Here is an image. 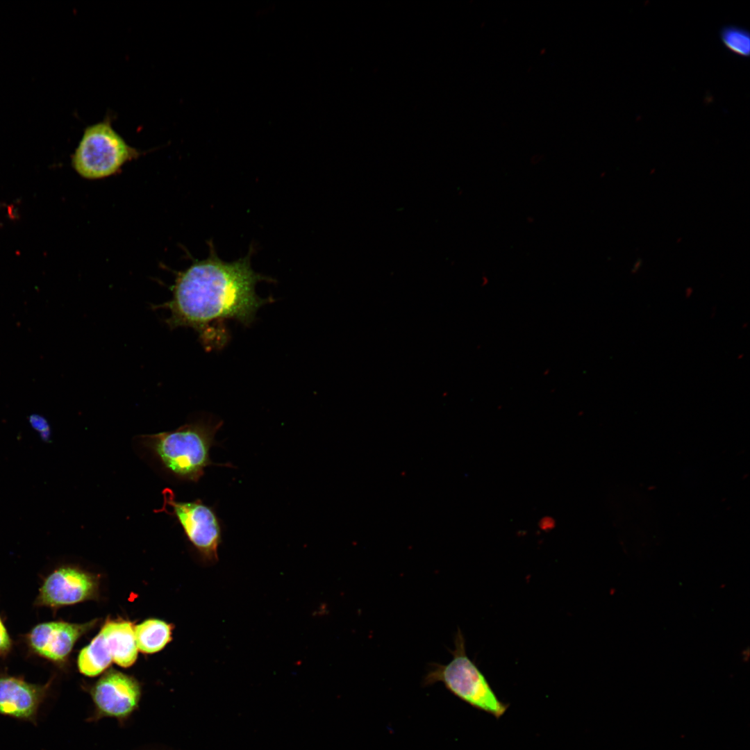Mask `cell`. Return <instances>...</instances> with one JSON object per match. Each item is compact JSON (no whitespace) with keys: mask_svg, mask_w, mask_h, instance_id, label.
Wrapping results in <instances>:
<instances>
[{"mask_svg":"<svg viewBox=\"0 0 750 750\" xmlns=\"http://www.w3.org/2000/svg\"><path fill=\"white\" fill-rule=\"evenodd\" d=\"M263 278L252 269L249 254L227 262L212 246L207 258L194 261L178 274L172 298L164 305L170 312L167 323L172 328H194L206 348L221 345L225 341V320L249 324L266 303L255 292L256 283Z\"/></svg>","mask_w":750,"mask_h":750,"instance_id":"6da1fadb","label":"cell"},{"mask_svg":"<svg viewBox=\"0 0 750 750\" xmlns=\"http://www.w3.org/2000/svg\"><path fill=\"white\" fill-rule=\"evenodd\" d=\"M222 422L212 424L198 421L178 428L154 434L142 435V447L161 468L172 477L183 481L198 482L207 467L215 465L210 457L216 444L215 435Z\"/></svg>","mask_w":750,"mask_h":750,"instance_id":"7a4b0ae2","label":"cell"},{"mask_svg":"<svg viewBox=\"0 0 750 750\" xmlns=\"http://www.w3.org/2000/svg\"><path fill=\"white\" fill-rule=\"evenodd\" d=\"M447 664L433 663L424 677L423 685L442 683L453 695L470 706L494 716L501 717L508 706L497 697L485 676L466 653L465 640L458 628Z\"/></svg>","mask_w":750,"mask_h":750,"instance_id":"3957f363","label":"cell"},{"mask_svg":"<svg viewBox=\"0 0 750 750\" xmlns=\"http://www.w3.org/2000/svg\"><path fill=\"white\" fill-rule=\"evenodd\" d=\"M141 153L114 129L107 117L85 128L72 161L81 176L96 180L116 174Z\"/></svg>","mask_w":750,"mask_h":750,"instance_id":"277c9868","label":"cell"},{"mask_svg":"<svg viewBox=\"0 0 750 750\" xmlns=\"http://www.w3.org/2000/svg\"><path fill=\"white\" fill-rule=\"evenodd\" d=\"M162 494L163 506L155 512H165L176 520L203 562L209 564L217 562L218 549L222 542V527L213 508L201 499L178 501L169 488H165Z\"/></svg>","mask_w":750,"mask_h":750,"instance_id":"5b68a950","label":"cell"},{"mask_svg":"<svg viewBox=\"0 0 750 750\" xmlns=\"http://www.w3.org/2000/svg\"><path fill=\"white\" fill-rule=\"evenodd\" d=\"M99 586V578L96 575L76 566L62 565L43 578L33 605L55 611L64 606L96 599Z\"/></svg>","mask_w":750,"mask_h":750,"instance_id":"8992f818","label":"cell"},{"mask_svg":"<svg viewBox=\"0 0 750 750\" xmlns=\"http://www.w3.org/2000/svg\"><path fill=\"white\" fill-rule=\"evenodd\" d=\"M96 620L76 624L62 620L41 622L22 635L30 655L56 665H62L78 639L91 629Z\"/></svg>","mask_w":750,"mask_h":750,"instance_id":"52a82bcc","label":"cell"},{"mask_svg":"<svg viewBox=\"0 0 750 750\" xmlns=\"http://www.w3.org/2000/svg\"><path fill=\"white\" fill-rule=\"evenodd\" d=\"M91 695L99 715L122 719L137 708L141 690L133 677L110 669L95 683Z\"/></svg>","mask_w":750,"mask_h":750,"instance_id":"ba28073f","label":"cell"},{"mask_svg":"<svg viewBox=\"0 0 750 750\" xmlns=\"http://www.w3.org/2000/svg\"><path fill=\"white\" fill-rule=\"evenodd\" d=\"M51 682L35 684L22 677L0 674V714L35 724Z\"/></svg>","mask_w":750,"mask_h":750,"instance_id":"9c48e42d","label":"cell"},{"mask_svg":"<svg viewBox=\"0 0 750 750\" xmlns=\"http://www.w3.org/2000/svg\"><path fill=\"white\" fill-rule=\"evenodd\" d=\"M133 624L126 620H108L101 629L112 661L122 667L131 666L138 657Z\"/></svg>","mask_w":750,"mask_h":750,"instance_id":"30bf717a","label":"cell"},{"mask_svg":"<svg viewBox=\"0 0 750 750\" xmlns=\"http://www.w3.org/2000/svg\"><path fill=\"white\" fill-rule=\"evenodd\" d=\"M112 662V658L106 640L99 631L90 643L79 652L77 666L81 674L93 677L104 672Z\"/></svg>","mask_w":750,"mask_h":750,"instance_id":"8fae6325","label":"cell"},{"mask_svg":"<svg viewBox=\"0 0 750 750\" xmlns=\"http://www.w3.org/2000/svg\"><path fill=\"white\" fill-rule=\"evenodd\" d=\"M172 627L167 622L149 619L134 627L138 649L153 653L162 650L172 640Z\"/></svg>","mask_w":750,"mask_h":750,"instance_id":"7c38bea8","label":"cell"},{"mask_svg":"<svg viewBox=\"0 0 750 750\" xmlns=\"http://www.w3.org/2000/svg\"><path fill=\"white\" fill-rule=\"evenodd\" d=\"M723 45L735 56H750V33L744 28L735 25L724 26L719 32Z\"/></svg>","mask_w":750,"mask_h":750,"instance_id":"4fadbf2b","label":"cell"},{"mask_svg":"<svg viewBox=\"0 0 750 750\" xmlns=\"http://www.w3.org/2000/svg\"><path fill=\"white\" fill-rule=\"evenodd\" d=\"M13 641L0 615V658H6L13 649Z\"/></svg>","mask_w":750,"mask_h":750,"instance_id":"5bb4252c","label":"cell"},{"mask_svg":"<svg viewBox=\"0 0 750 750\" xmlns=\"http://www.w3.org/2000/svg\"><path fill=\"white\" fill-rule=\"evenodd\" d=\"M29 422L32 427L40 433V438L44 441H49L50 426L44 417L38 415H32L29 417Z\"/></svg>","mask_w":750,"mask_h":750,"instance_id":"9a60e30c","label":"cell"},{"mask_svg":"<svg viewBox=\"0 0 750 750\" xmlns=\"http://www.w3.org/2000/svg\"><path fill=\"white\" fill-rule=\"evenodd\" d=\"M538 525L541 531L549 532L556 528V522L553 517L546 515L540 519Z\"/></svg>","mask_w":750,"mask_h":750,"instance_id":"2e32d148","label":"cell"},{"mask_svg":"<svg viewBox=\"0 0 750 750\" xmlns=\"http://www.w3.org/2000/svg\"><path fill=\"white\" fill-rule=\"evenodd\" d=\"M750 649L749 647L744 648L741 651V658L744 662H747L749 660Z\"/></svg>","mask_w":750,"mask_h":750,"instance_id":"e0dca14e","label":"cell"}]
</instances>
